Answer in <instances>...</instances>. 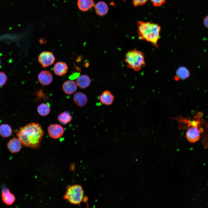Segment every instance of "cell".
I'll return each mask as SVG.
<instances>
[{"label": "cell", "instance_id": "obj_22", "mask_svg": "<svg viewBox=\"0 0 208 208\" xmlns=\"http://www.w3.org/2000/svg\"><path fill=\"white\" fill-rule=\"evenodd\" d=\"M7 77L3 72H0V86H3L6 83Z\"/></svg>", "mask_w": 208, "mask_h": 208}, {"label": "cell", "instance_id": "obj_17", "mask_svg": "<svg viewBox=\"0 0 208 208\" xmlns=\"http://www.w3.org/2000/svg\"><path fill=\"white\" fill-rule=\"evenodd\" d=\"M96 13L100 16L105 15L108 11V7L105 2L100 1L97 3L94 6Z\"/></svg>", "mask_w": 208, "mask_h": 208}, {"label": "cell", "instance_id": "obj_28", "mask_svg": "<svg viewBox=\"0 0 208 208\" xmlns=\"http://www.w3.org/2000/svg\"><path fill=\"white\" fill-rule=\"evenodd\" d=\"M0 63H1V60H0Z\"/></svg>", "mask_w": 208, "mask_h": 208}, {"label": "cell", "instance_id": "obj_7", "mask_svg": "<svg viewBox=\"0 0 208 208\" xmlns=\"http://www.w3.org/2000/svg\"><path fill=\"white\" fill-rule=\"evenodd\" d=\"M47 131L49 136L54 139H57L61 137L64 132L62 126L57 124L49 125Z\"/></svg>", "mask_w": 208, "mask_h": 208}, {"label": "cell", "instance_id": "obj_25", "mask_svg": "<svg viewBox=\"0 0 208 208\" xmlns=\"http://www.w3.org/2000/svg\"><path fill=\"white\" fill-rule=\"evenodd\" d=\"M79 75V72H75L71 74L69 77V78L70 79L74 80L76 79H77Z\"/></svg>", "mask_w": 208, "mask_h": 208}, {"label": "cell", "instance_id": "obj_13", "mask_svg": "<svg viewBox=\"0 0 208 208\" xmlns=\"http://www.w3.org/2000/svg\"><path fill=\"white\" fill-rule=\"evenodd\" d=\"M64 92L68 94H71L75 92L77 89V85L72 80L66 81L64 83L62 86Z\"/></svg>", "mask_w": 208, "mask_h": 208}, {"label": "cell", "instance_id": "obj_9", "mask_svg": "<svg viewBox=\"0 0 208 208\" xmlns=\"http://www.w3.org/2000/svg\"><path fill=\"white\" fill-rule=\"evenodd\" d=\"M22 145L19 139L14 137L10 139L8 142L7 146L10 151L12 153L18 152L20 150Z\"/></svg>", "mask_w": 208, "mask_h": 208}, {"label": "cell", "instance_id": "obj_12", "mask_svg": "<svg viewBox=\"0 0 208 208\" xmlns=\"http://www.w3.org/2000/svg\"><path fill=\"white\" fill-rule=\"evenodd\" d=\"M68 69V66L66 63L60 61L55 64L53 67V70L56 75L61 76L66 73Z\"/></svg>", "mask_w": 208, "mask_h": 208}, {"label": "cell", "instance_id": "obj_15", "mask_svg": "<svg viewBox=\"0 0 208 208\" xmlns=\"http://www.w3.org/2000/svg\"><path fill=\"white\" fill-rule=\"evenodd\" d=\"M76 83L78 86L81 89L86 88L90 85L91 80L90 77L86 75L79 76L76 80Z\"/></svg>", "mask_w": 208, "mask_h": 208}, {"label": "cell", "instance_id": "obj_18", "mask_svg": "<svg viewBox=\"0 0 208 208\" xmlns=\"http://www.w3.org/2000/svg\"><path fill=\"white\" fill-rule=\"evenodd\" d=\"M79 8L85 12L90 9L93 4V0H78L77 3Z\"/></svg>", "mask_w": 208, "mask_h": 208}, {"label": "cell", "instance_id": "obj_2", "mask_svg": "<svg viewBox=\"0 0 208 208\" xmlns=\"http://www.w3.org/2000/svg\"><path fill=\"white\" fill-rule=\"evenodd\" d=\"M138 31L139 39L150 42L156 48L158 47L161 27L157 24L147 22L138 21Z\"/></svg>", "mask_w": 208, "mask_h": 208}, {"label": "cell", "instance_id": "obj_26", "mask_svg": "<svg viewBox=\"0 0 208 208\" xmlns=\"http://www.w3.org/2000/svg\"><path fill=\"white\" fill-rule=\"evenodd\" d=\"M203 24L205 27L208 28V15L206 16L204 18Z\"/></svg>", "mask_w": 208, "mask_h": 208}, {"label": "cell", "instance_id": "obj_16", "mask_svg": "<svg viewBox=\"0 0 208 208\" xmlns=\"http://www.w3.org/2000/svg\"><path fill=\"white\" fill-rule=\"evenodd\" d=\"M190 73L188 70L185 67L181 66L177 70L176 73L175 79L176 81L184 80L190 76Z\"/></svg>", "mask_w": 208, "mask_h": 208}, {"label": "cell", "instance_id": "obj_1", "mask_svg": "<svg viewBox=\"0 0 208 208\" xmlns=\"http://www.w3.org/2000/svg\"><path fill=\"white\" fill-rule=\"evenodd\" d=\"M44 135L40 125L37 123L32 122L20 127L17 136L22 145L37 149L40 145Z\"/></svg>", "mask_w": 208, "mask_h": 208}, {"label": "cell", "instance_id": "obj_19", "mask_svg": "<svg viewBox=\"0 0 208 208\" xmlns=\"http://www.w3.org/2000/svg\"><path fill=\"white\" fill-rule=\"evenodd\" d=\"M72 116L68 111L64 112L60 114L57 120L61 124L65 125L69 122L72 119Z\"/></svg>", "mask_w": 208, "mask_h": 208}, {"label": "cell", "instance_id": "obj_5", "mask_svg": "<svg viewBox=\"0 0 208 208\" xmlns=\"http://www.w3.org/2000/svg\"><path fill=\"white\" fill-rule=\"evenodd\" d=\"M38 60L43 67H46L52 64L55 62V57L51 52L44 51L39 55Z\"/></svg>", "mask_w": 208, "mask_h": 208}, {"label": "cell", "instance_id": "obj_20", "mask_svg": "<svg viewBox=\"0 0 208 208\" xmlns=\"http://www.w3.org/2000/svg\"><path fill=\"white\" fill-rule=\"evenodd\" d=\"M12 129L7 124H2L0 126V135L3 138H8L11 135Z\"/></svg>", "mask_w": 208, "mask_h": 208}, {"label": "cell", "instance_id": "obj_3", "mask_svg": "<svg viewBox=\"0 0 208 208\" xmlns=\"http://www.w3.org/2000/svg\"><path fill=\"white\" fill-rule=\"evenodd\" d=\"M125 60L127 67L135 71L140 70L145 65L144 53L136 49L127 52L126 54Z\"/></svg>", "mask_w": 208, "mask_h": 208}, {"label": "cell", "instance_id": "obj_24", "mask_svg": "<svg viewBox=\"0 0 208 208\" xmlns=\"http://www.w3.org/2000/svg\"><path fill=\"white\" fill-rule=\"evenodd\" d=\"M154 6H159L164 3L166 0H151Z\"/></svg>", "mask_w": 208, "mask_h": 208}, {"label": "cell", "instance_id": "obj_11", "mask_svg": "<svg viewBox=\"0 0 208 208\" xmlns=\"http://www.w3.org/2000/svg\"><path fill=\"white\" fill-rule=\"evenodd\" d=\"M114 96L109 90H106L103 91L99 97V100L103 104L110 105L114 101Z\"/></svg>", "mask_w": 208, "mask_h": 208}, {"label": "cell", "instance_id": "obj_4", "mask_svg": "<svg viewBox=\"0 0 208 208\" xmlns=\"http://www.w3.org/2000/svg\"><path fill=\"white\" fill-rule=\"evenodd\" d=\"M84 194V191L81 185H73L68 187L63 198L71 204L79 205L83 201Z\"/></svg>", "mask_w": 208, "mask_h": 208}, {"label": "cell", "instance_id": "obj_27", "mask_svg": "<svg viewBox=\"0 0 208 208\" xmlns=\"http://www.w3.org/2000/svg\"><path fill=\"white\" fill-rule=\"evenodd\" d=\"M126 0H123V1H125Z\"/></svg>", "mask_w": 208, "mask_h": 208}, {"label": "cell", "instance_id": "obj_23", "mask_svg": "<svg viewBox=\"0 0 208 208\" xmlns=\"http://www.w3.org/2000/svg\"><path fill=\"white\" fill-rule=\"evenodd\" d=\"M148 0H133V5L135 6L140 5L144 4Z\"/></svg>", "mask_w": 208, "mask_h": 208}, {"label": "cell", "instance_id": "obj_8", "mask_svg": "<svg viewBox=\"0 0 208 208\" xmlns=\"http://www.w3.org/2000/svg\"><path fill=\"white\" fill-rule=\"evenodd\" d=\"M53 76L50 71L47 70L42 71L38 76V79L40 83L44 86L50 84L53 80Z\"/></svg>", "mask_w": 208, "mask_h": 208}, {"label": "cell", "instance_id": "obj_6", "mask_svg": "<svg viewBox=\"0 0 208 208\" xmlns=\"http://www.w3.org/2000/svg\"><path fill=\"white\" fill-rule=\"evenodd\" d=\"M203 131L201 128L199 129L197 127H192L188 129L186 133V137L190 142H196L199 140L200 133Z\"/></svg>", "mask_w": 208, "mask_h": 208}, {"label": "cell", "instance_id": "obj_21", "mask_svg": "<svg viewBox=\"0 0 208 208\" xmlns=\"http://www.w3.org/2000/svg\"><path fill=\"white\" fill-rule=\"evenodd\" d=\"M37 111L40 115L44 116L49 114L50 112V109L48 105L42 103L38 106Z\"/></svg>", "mask_w": 208, "mask_h": 208}, {"label": "cell", "instance_id": "obj_10", "mask_svg": "<svg viewBox=\"0 0 208 208\" xmlns=\"http://www.w3.org/2000/svg\"><path fill=\"white\" fill-rule=\"evenodd\" d=\"M1 197L3 202L8 205H11L15 200L14 196L11 193L8 188L3 187L1 191Z\"/></svg>", "mask_w": 208, "mask_h": 208}, {"label": "cell", "instance_id": "obj_14", "mask_svg": "<svg viewBox=\"0 0 208 208\" xmlns=\"http://www.w3.org/2000/svg\"><path fill=\"white\" fill-rule=\"evenodd\" d=\"M75 103L78 106L83 107L87 104L88 99L86 94L81 92L75 93L73 97Z\"/></svg>", "mask_w": 208, "mask_h": 208}]
</instances>
